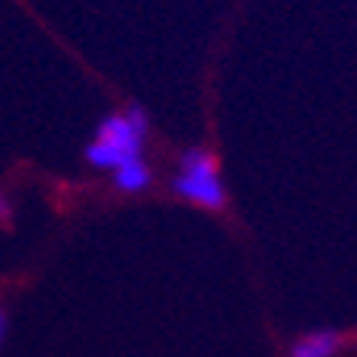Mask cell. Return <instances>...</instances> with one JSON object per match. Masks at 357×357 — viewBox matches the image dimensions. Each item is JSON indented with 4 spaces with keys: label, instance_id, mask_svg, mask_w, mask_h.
<instances>
[{
    "label": "cell",
    "instance_id": "obj_1",
    "mask_svg": "<svg viewBox=\"0 0 357 357\" xmlns=\"http://www.w3.org/2000/svg\"><path fill=\"white\" fill-rule=\"evenodd\" d=\"M150 119L141 105H131L128 112H112L99 121L96 137L86 147V163L96 169H119L128 160H137L147 141Z\"/></svg>",
    "mask_w": 357,
    "mask_h": 357
},
{
    "label": "cell",
    "instance_id": "obj_6",
    "mask_svg": "<svg viewBox=\"0 0 357 357\" xmlns=\"http://www.w3.org/2000/svg\"><path fill=\"white\" fill-rule=\"evenodd\" d=\"M10 214V204H7V198L0 195V217H7Z\"/></svg>",
    "mask_w": 357,
    "mask_h": 357
},
{
    "label": "cell",
    "instance_id": "obj_2",
    "mask_svg": "<svg viewBox=\"0 0 357 357\" xmlns=\"http://www.w3.org/2000/svg\"><path fill=\"white\" fill-rule=\"evenodd\" d=\"M172 192L192 201L198 208L220 211L227 204V188L217 172V160L208 147H188L178 160V172L172 178Z\"/></svg>",
    "mask_w": 357,
    "mask_h": 357
},
{
    "label": "cell",
    "instance_id": "obj_4",
    "mask_svg": "<svg viewBox=\"0 0 357 357\" xmlns=\"http://www.w3.org/2000/svg\"><path fill=\"white\" fill-rule=\"evenodd\" d=\"M150 182H153V172H150V166L144 163V156L128 160L125 166H119V169H115V178H112V185L119 188V192H125V195L144 192Z\"/></svg>",
    "mask_w": 357,
    "mask_h": 357
},
{
    "label": "cell",
    "instance_id": "obj_5",
    "mask_svg": "<svg viewBox=\"0 0 357 357\" xmlns=\"http://www.w3.org/2000/svg\"><path fill=\"white\" fill-rule=\"evenodd\" d=\"M7 328H10L7 310H3V306H0V348H3V342H7Z\"/></svg>",
    "mask_w": 357,
    "mask_h": 357
},
{
    "label": "cell",
    "instance_id": "obj_3",
    "mask_svg": "<svg viewBox=\"0 0 357 357\" xmlns=\"http://www.w3.org/2000/svg\"><path fill=\"white\" fill-rule=\"evenodd\" d=\"M342 351V338L332 328H316V332L303 335L294 342V348L287 351V357H335Z\"/></svg>",
    "mask_w": 357,
    "mask_h": 357
}]
</instances>
